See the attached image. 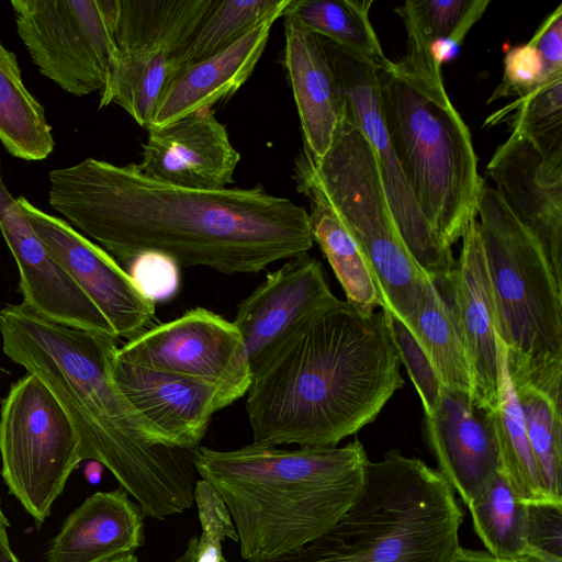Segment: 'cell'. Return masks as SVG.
<instances>
[{"label": "cell", "instance_id": "cell-4", "mask_svg": "<svg viewBox=\"0 0 562 562\" xmlns=\"http://www.w3.org/2000/svg\"><path fill=\"white\" fill-rule=\"evenodd\" d=\"M370 460L355 439L296 450L198 447L193 464L218 493L249 562L291 552L329 530L358 496Z\"/></svg>", "mask_w": 562, "mask_h": 562}, {"label": "cell", "instance_id": "cell-45", "mask_svg": "<svg viewBox=\"0 0 562 562\" xmlns=\"http://www.w3.org/2000/svg\"><path fill=\"white\" fill-rule=\"evenodd\" d=\"M0 562H20L11 549L0 547Z\"/></svg>", "mask_w": 562, "mask_h": 562}, {"label": "cell", "instance_id": "cell-32", "mask_svg": "<svg viewBox=\"0 0 562 562\" xmlns=\"http://www.w3.org/2000/svg\"><path fill=\"white\" fill-rule=\"evenodd\" d=\"M289 1L215 0L181 56L178 71L221 53L266 20L281 18Z\"/></svg>", "mask_w": 562, "mask_h": 562}, {"label": "cell", "instance_id": "cell-8", "mask_svg": "<svg viewBox=\"0 0 562 562\" xmlns=\"http://www.w3.org/2000/svg\"><path fill=\"white\" fill-rule=\"evenodd\" d=\"M477 216L497 338L517 352L562 353V286L539 243L485 181Z\"/></svg>", "mask_w": 562, "mask_h": 562}, {"label": "cell", "instance_id": "cell-46", "mask_svg": "<svg viewBox=\"0 0 562 562\" xmlns=\"http://www.w3.org/2000/svg\"><path fill=\"white\" fill-rule=\"evenodd\" d=\"M109 562H138V559L135 554H126Z\"/></svg>", "mask_w": 562, "mask_h": 562}, {"label": "cell", "instance_id": "cell-41", "mask_svg": "<svg viewBox=\"0 0 562 562\" xmlns=\"http://www.w3.org/2000/svg\"><path fill=\"white\" fill-rule=\"evenodd\" d=\"M449 562H536L529 558L524 559H501L490 552L464 549L461 546L457 549Z\"/></svg>", "mask_w": 562, "mask_h": 562}, {"label": "cell", "instance_id": "cell-24", "mask_svg": "<svg viewBox=\"0 0 562 562\" xmlns=\"http://www.w3.org/2000/svg\"><path fill=\"white\" fill-rule=\"evenodd\" d=\"M144 513L123 488L88 497L64 521L46 562H109L144 542Z\"/></svg>", "mask_w": 562, "mask_h": 562}, {"label": "cell", "instance_id": "cell-21", "mask_svg": "<svg viewBox=\"0 0 562 562\" xmlns=\"http://www.w3.org/2000/svg\"><path fill=\"white\" fill-rule=\"evenodd\" d=\"M113 378L171 448L195 450L212 416L238 398L223 389L113 359Z\"/></svg>", "mask_w": 562, "mask_h": 562}, {"label": "cell", "instance_id": "cell-10", "mask_svg": "<svg viewBox=\"0 0 562 562\" xmlns=\"http://www.w3.org/2000/svg\"><path fill=\"white\" fill-rule=\"evenodd\" d=\"M215 0H116V57L99 109L115 103L148 128L193 34Z\"/></svg>", "mask_w": 562, "mask_h": 562}, {"label": "cell", "instance_id": "cell-11", "mask_svg": "<svg viewBox=\"0 0 562 562\" xmlns=\"http://www.w3.org/2000/svg\"><path fill=\"white\" fill-rule=\"evenodd\" d=\"M16 32L40 72L66 92L101 91L115 60L116 0H13Z\"/></svg>", "mask_w": 562, "mask_h": 562}, {"label": "cell", "instance_id": "cell-6", "mask_svg": "<svg viewBox=\"0 0 562 562\" xmlns=\"http://www.w3.org/2000/svg\"><path fill=\"white\" fill-rule=\"evenodd\" d=\"M379 98L391 145L422 214L451 249L477 217L484 180L469 128L442 83L392 61L378 67Z\"/></svg>", "mask_w": 562, "mask_h": 562}, {"label": "cell", "instance_id": "cell-28", "mask_svg": "<svg viewBox=\"0 0 562 562\" xmlns=\"http://www.w3.org/2000/svg\"><path fill=\"white\" fill-rule=\"evenodd\" d=\"M0 142L15 158H47L55 147L44 106L25 87L13 52L0 42Z\"/></svg>", "mask_w": 562, "mask_h": 562}, {"label": "cell", "instance_id": "cell-17", "mask_svg": "<svg viewBox=\"0 0 562 562\" xmlns=\"http://www.w3.org/2000/svg\"><path fill=\"white\" fill-rule=\"evenodd\" d=\"M0 231L19 269L23 304L54 323L116 337L98 307L35 234L3 182L1 160Z\"/></svg>", "mask_w": 562, "mask_h": 562}, {"label": "cell", "instance_id": "cell-1", "mask_svg": "<svg viewBox=\"0 0 562 562\" xmlns=\"http://www.w3.org/2000/svg\"><path fill=\"white\" fill-rule=\"evenodd\" d=\"M48 180L49 205L126 266L158 251L180 267L256 273L314 244L307 211L260 184L190 189L149 178L134 162L95 158L53 169Z\"/></svg>", "mask_w": 562, "mask_h": 562}, {"label": "cell", "instance_id": "cell-22", "mask_svg": "<svg viewBox=\"0 0 562 562\" xmlns=\"http://www.w3.org/2000/svg\"><path fill=\"white\" fill-rule=\"evenodd\" d=\"M505 359L544 492L562 502V353L505 348Z\"/></svg>", "mask_w": 562, "mask_h": 562}, {"label": "cell", "instance_id": "cell-15", "mask_svg": "<svg viewBox=\"0 0 562 562\" xmlns=\"http://www.w3.org/2000/svg\"><path fill=\"white\" fill-rule=\"evenodd\" d=\"M322 263L307 252L286 260L237 306L251 372H256L313 314L336 300Z\"/></svg>", "mask_w": 562, "mask_h": 562}, {"label": "cell", "instance_id": "cell-26", "mask_svg": "<svg viewBox=\"0 0 562 562\" xmlns=\"http://www.w3.org/2000/svg\"><path fill=\"white\" fill-rule=\"evenodd\" d=\"M296 189L310 202L308 222L316 241L344 289L347 303L362 316L369 317L384 301L376 279L358 244L333 210L313 179L301 155L294 161Z\"/></svg>", "mask_w": 562, "mask_h": 562}, {"label": "cell", "instance_id": "cell-3", "mask_svg": "<svg viewBox=\"0 0 562 562\" xmlns=\"http://www.w3.org/2000/svg\"><path fill=\"white\" fill-rule=\"evenodd\" d=\"M383 313L334 300L252 374V445L336 447L372 423L405 384Z\"/></svg>", "mask_w": 562, "mask_h": 562}, {"label": "cell", "instance_id": "cell-18", "mask_svg": "<svg viewBox=\"0 0 562 562\" xmlns=\"http://www.w3.org/2000/svg\"><path fill=\"white\" fill-rule=\"evenodd\" d=\"M461 250L437 286L449 304L465 351L476 401L495 411L499 394L496 314L477 220L461 237Z\"/></svg>", "mask_w": 562, "mask_h": 562}, {"label": "cell", "instance_id": "cell-27", "mask_svg": "<svg viewBox=\"0 0 562 562\" xmlns=\"http://www.w3.org/2000/svg\"><path fill=\"white\" fill-rule=\"evenodd\" d=\"M490 3V0L404 1L395 12L406 29L407 52L397 64L429 82H443L441 68L432 57V45L448 38L461 47Z\"/></svg>", "mask_w": 562, "mask_h": 562}, {"label": "cell", "instance_id": "cell-9", "mask_svg": "<svg viewBox=\"0 0 562 562\" xmlns=\"http://www.w3.org/2000/svg\"><path fill=\"white\" fill-rule=\"evenodd\" d=\"M0 457L9 493L40 527L81 458L70 419L34 374L13 382L1 401Z\"/></svg>", "mask_w": 562, "mask_h": 562}, {"label": "cell", "instance_id": "cell-34", "mask_svg": "<svg viewBox=\"0 0 562 562\" xmlns=\"http://www.w3.org/2000/svg\"><path fill=\"white\" fill-rule=\"evenodd\" d=\"M505 122L528 138L550 161L562 162V75L547 78L528 95L492 114L486 124Z\"/></svg>", "mask_w": 562, "mask_h": 562}, {"label": "cell", "instance_id": "cell-37", "mask_svg": "<svg viewBox=\"0 0 562 562\" xmlns=\"http://www.w3.org/2000/svg\"><path fill=\"white\" fill-rule=\"evenodd\" d=\"M525 503L527 558L536 562H562V502Z\"/></svg>", "mask_w": 562, "mask_h": 562}, {"label": "cell", "instance_id": "cell-29", "mask_svg": "<svg viewBox=\"0 0 562 562\" xmlns=\"http://www.w3.org/2000/svg\"><path fill=\"white\" fill-rule=\"evenodd\" d=\"M406 325L422 345L440 384L474 395L465 351L451 308L426 274L417 310Z\"/></svg>", "mask_w": 562, "mask_h": 562}, {"label": "cell", "instance_id": "cell-38", "mask_svg": "<svg viewBox=\"0 0 562 562\" xmlns=\"http://www.w3.org/2000/svg\"><path fill=\"white\" fill-rule=\"evenodd\" d=\"M127 267L136 289L155 304L170 300L180 288V266L165 254L140 252Z\"/></svg>", "mask_w": 562, "mask_h": 562}, {"label": "cell", "instance_id": "cell-12", "mask_svg": "<svg viewBox=\"0 0 562 562\" xmlns=\"http://www.w3.org/2000/svg\"><path fill=\"white\" fill-rule=\"evenodd\" d=\"M321 38L336 77L342 108L374 151L398 234L416 265L439 286L452 270L456 259L422 214L401 170L382 116L378 66L328 38Z\"/></svg>", "mask_w": 562, "mask_h": 562}, {"label": "cell", "instance_id": "cell-25", "mask_svg": "<svg viewBox=\"0 0 562 562\" xmlns=\"http://www.w3.org/2000/svg\"><path fill=\"white\" fill-rule=\"evenodd\" d=\"M277 20H266L221 53L178 71L159 98L147 130L212 109L233 95L252 74Z\"/></svg>", "mask_w": 562, "mask_h": 562}, {"label": "cell", "instance_id": "cell-13", "mask_svg": "<svg viewBox=\"0 0 562 562\" xmlns=\"http://www.w3.org/2000/svg\"><path fill=\"white\" fill-rule=\"evenodd\" d=\"M115 358L213 384L237 398L252 381L246 347L234 323L203 307L144 330L117 348Z\"/></svg>", "mask_w": 562, "mask_h": 562}, {"label": "cell", "instance_id": "cell-44", "mask_svg": "<svg viewBox=\"0 0 562 562\" xmlns=\"http://www.w3.org/2000/svg\"><path fill=\"white\" fill-rule=\"evenodd\" d=\"M10 527L9 520L7 519L4 513L2 512L1 503H0V547L5 549H11L8 528Z\"/></svg>", "mask_w": 562, "mask_h": 562}, {"label": "cell", "instance_id": "cell-14", "mask_svg": "<svg viewBox=\"0 0 562 562\" xmlns=\"http://www.w3.org/2000/svg\"><path fill=\"white\" fill-rule=\"evenodd\" d=\"M16 201L35 234L98 307L115 336L132 340L143 333L155 315V303L139 293L127 271L65 220L45 213L24 196Z\"/></svg>", "mask_w": 562, "mask_h": 562}, {"label": "cell", "instance_id": "cell-36", "mask_svg": "<svg viewBox=\"0 0 562 562\" xmlns=\"http://www.w3.org/2000/svg\"><path fill=\"white\" fill-rule=\"evenodd\" d=\"M194 502L202 527L194 562H223L222 541H238L231 514L218 493L202 479L195 482Z\"/></svg>", "mask_w": 562, "mask_h": 562}, {"label": "cell", "instance_id": "cell-20", "mask_svg": "<svg viewBox=\"0 0 562 562\" xmlns=\"http://www.w3.org/2000/svg\"><path fill=\"white\" fill-rule=\"evenodd\" d=\"M140 171L155 180L190 189L222 190L234 182L240 160L213 109L193 112L148 130Z\"/></svg>", "mask_w": 562, "mask_h": 562}, {"label": "cell", "instance_id": "cell-35", "mask_svg": "<svg viewBox=\"0 0 562 562\" xmlns=\"http://www.w3.org/2000/svg\"><path fill=\"white\" fill-rule=\"evenodd\" d=\"M400 361L404 363L423 402L424 414H430L440 397L441 384L430 360L411 328L387 307L382 308Z\"/></svg>", "mask_w": 562, "mask_h": 562}, {"label": "cell", "instance_id": "cell-23", "mask_svg": "<svg viewBox=\"0 0 562 562\" xmlns=\"http://www.w3.org/2000/svg\"><path fill=\"white\" fill-rule=\"evenodd\" d=\"M283 65L296 103L303 149L313 160L326 155L341 119L342 101L321 36L283 15Z\"/></svg>", "mask_w": 562, "mask_h": 562}, {"label": "cell", "instance_id": "cell-31", "mask_svg": "<svg viewBox=\"0 0 562 562\" xmlns=\"http://www.w3.org/2000/svg\"><path fill=\"white\" fill-rule=\"evenodd\" d=\"M372 3V0H290L283 15L293 16L310 32L384 67L391 60L370 21Z\"/></svg>", "mask_w": 562, "mask_h": 562}, {"label": "cell", "instance_id": "cell-2", "mask_svg": "<svg viewBox=\"0 0 562 562\" xmlns=\"http://www.w3.org/2000/svg\"><path fill=\"white\" fill-rule=\"evenodd\" d=\"M0 336L4 355L36 375L67 414L81 461L110 470L145 517L193 506L194 450L169 447L119 389L116 337L54 323L23 303L0 311Z\"/></svg>", "mask_w": 562, "mask_h": 562}, {"label": "cell", "instance_id": "cell-33", "mask_svg": "<svg viewBox=\"0 0 562 562\" xmlns=\"http://www.w3.org/2000/svg\"><path fill=\"white\" fill-rule=\"evenodd\" d=\"M467 506L473 529L491 554L501 559L527 558L526 503L515 495L502 471L488 490Z\"/></svg>", "mask_w": 562, "mask_h": 562}, {"label": "cell", "instance_id": "cell-43", "mask_svg": "<svg viewBox=\"0 0 562 562\" xmlns=\"http://www.w3.org/2000/svg\"><path fill=\"white\" fill-rule=\"evenodd\" d=\"M196 544L198 538L195 536L190 538L184 552L173 562H194Z\"/></svg>", "mask_w": 562, "mask_h": 562}, {"label": "cell", "instance_id": "cell-19", "mask_svg": "<svg viewBox=\"0 0 562 562\" xmlns=\"http://www.w3.org/2000/svg\"><path fill=\"white\" fill-rule=\"evenodd\" d=\"M486 171L503 203L539 243L562 286V162L548 160L528 138L512 132Z\"/></svg>", "mask_w": 562, "mask_h": 562}, {"label": "cell", "instance_id": "cell-40", "mask_svg": "<svg viewBox=\"0 0 562 562\" xmlns=\"http://www.w3.org/2000/svg\"><path fill=\"white\" fill-rule=\"evenodd\" d=\"M530 42L541 57L544 78L562 75V5L543 20Z\"/></svg>", "mask_w": 562, "mask_h": 562}, {"label": "cell", "instance_id": "cell-30", "mask_svg": "<svg viewBox=\"0 0 562 562\" xmlns=\"http://www.w3.org/2000/svg\"><path fill=\"white\" fill-rule=\"evenodd\" d=\"M499 394L494 412L501 471L522 502L549 499L530 447L522 414L515 396L505 359V347L497 338ZM552 501V499H551Z\"/></svg>", "mask_w": 562, "mask_h": 562}, {"label": "cell", "instance_id": "cell-39", "mask_svg": "<svg viewBox=\"0 0 562 562\" xmlns=\"http://www.w3.org/2000/svg\"><path fill=\"white\" fill-rule=\"evenodd\" d=\"M547 78L543 74L541 57L529 41L507 50L504 57V74L499 85L487 103L501 98L521 99L536 90Z\"/></svg>", "mask_w": 562, "mask_h": 562}, {"label": "cell", "instance_id": "cell-5", "mask_svg": "<svg viewBox=\"0 0 562 562\" xmlns=\"http://www.w3.org/2000/svg\"><path fill=\"white\" fill-rule=\"evenodd\" d=\"M462 520L447 480L395 449L368 462L358 496L329 530L255 562H449Z\"/></svg>", "mask_w": 562, "mask_h": 562}, {"label": "cell", "instance_id": "cell-7", "mask_svg": "<svg viewBox=\"0 0 562 562\" xmlns=\"http://www.w3.org/2000/svg\"><path fill=\"white\" fill-rule=\"evenodd\" d=\"M300 153L316 184L369 262L384 301L383 307L408 323L417 310L425 273L398 234L374 151L363 132L342 108L326 155L313 160L304 149Z\"/></svg>", "mask_w": 562, "mask_h": 562}, {"label": "cell", "instance_id": "cell-42", "mask_svg": "<svg viewBox=\"0 0 562 562\" xmlns=\"http://www.w3.org/2000/svg\"><path fill=\"white\" fill-rule=\"evenodd\" d=\"M102 469L103 465L100 462L89 460L88 464L85 468L86 480L92 485L98 484L102 476Z\"/></svg>", "mask_w": 562, "mask_h": 562}, {"label": "cell", "instance_id": "cell-16", "mask_svg": "<svg viewBox=\"0 0 562 562\" xmlns=\"http://www.w3.org/2000/svg\"><path fill=\"white\" fill-rule=\"evenodd\" d=\"M494 412L473 394L441 385L430 414H424L425 443L437 471L465 505L481 497L501 471Z\"/></svg>", "mask_w": 562, "mask_h": 562}]
</instances>
